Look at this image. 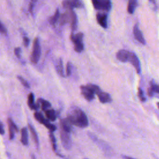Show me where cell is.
<instances>
[{
    "instance_id": "6da1fadb",
    "label": "cell",
    "mask_w": 159,
    "mask_h": 159,
    "mask_svg": "<svg viewBox=\"0 0 159 159\" xmlns=\"http://www.w3.org/2000/svg\"><path fill=\"white\" fill-rule=\"evenodd\" d=\"M67 119L71 125L80 128L86 127L89 125L86 115L83 111L77 107H74L73 109H71L67 115Z\"/></svg>"
},
{
    "instance_id": "7a4b0ae2",
    "label": "cell",
    "mask_w": 159,
    "mask_h": 159,
    "mask_svg": "<svg viewBox=\"0 0 159 159\" xmlns=\"http://www.w3.org/2000/svg\"><path fill=\"white\" fill-rule=\"evenodd\" d=\"M84 35L82 32H79L74 34L73 32L71 34L70 39L74 44V50L78 53H81L84 50V44L83 42Z\"/></svg>"
},
{
    "instance_id": "3957f363",
    "label": "cell",
    "mask_w": 159,
    "mask_h": 159,
    "mask_svg": "<svg viewBox=\"0 0 159 159\" xmlns=\"http://www.w3.org/2000/svg\"><path fill=\"white\" fill-rule=\"evenodd\" d=\"M41 55V47L39 40L37 37L35 38L33 43L32 52L30 55V61L34 64H37L40 59Z\"/></svg>"
},
{
    "instance_id": "277c9868",
    "label": "cell",
    "mask_w": 159,
    "mask_h": 159,
    "mask_svg": "<svg viewBox=\"0 0 159 159\" xmlns=\"http://www.w3.org/2000/svg\"><path fill=\"white\" fill-rule=\"evenodd\" d=\"M92 3L94 9L109 11L112 7L111 1L109 0H93Z\"/></svg>"
},
{
    "instance_id": "5b68a950",
    "label": "cell",
    "mask_w": 159,
    "mask_h": 159,
    "mask_svg": "<svg viewBox=\"0 0 159 159\" xmlns=\"http://www.w3.org/2000/svg\"><path fill=\"white\" fill-rule=\"evenodd\" d=\"M62 6L64 8L72 10L73 8H83L84 4L80 0H65L62 1Z\"/></svg>"
},
{
    "instance_id": "8992f818",
    "label": "cell",
    "mask_w": 159,
    "mask_h": 159,
    "mask_svg": "<svg viewBox=\"0 0 159 159\" xmlns=\"http://www.w3.org/2000/svg\"><path fill=\"white\" fill-rule=\"evenodd\" d=\"M128 62H130L135 68L136 71L138 74H140L141 73V67H140V63L139 58L137 56L132 52H130Z\"/></svg>"
},
{
    "instance_id": "52a82bcc",
    "label": "cell",
    "mask_w": 159,
    "mask_h": 159,
    "mask_svg": "<svg viewBox=\"0 0 159 159\" xmlns=\"http://www.w3.org/2000/svg\"><path fill=\"white\" fill-rule=\"evenodd\" d=\"M61 140L63 147L67 150H69L71 147V140L70 135V133H68L63 130L60 132Z\"/></svg>"
},
{
    "instance_id": "ba28073f",
    "label": "cell",
    "mask_w": 159,
    "mask_h": 159,
    "mask_svg": "<svg viewBox=\"0 0 159 159\" xmlns=\"http://www.w3.org/2000/svg\"><path fill=\"white\" fill-rule=\"evenodd\" d=\"M74 11L71 9H68L65 13L60 16L59 23L60 25H64L67 23H70L72 18V16Z\"/></svg>"
},
{
    "instance_id": "9c48e42d",
    "label": "cell",
    "mask_w": 159,
    "mask_h": 159,
    "mask_svg": "<svg viewBox=\"0 0 159 159\" xmlns=\"http://www.w3.org/2000/svg\"><path fill=\"white\" fill-rule=\"evenodd\" d=\"M81 93L83 97L88 101H91L94 98V93L89 89L86 86H80Z\"/></svg>"
},
{
    "instance_id": "30bf717a",
    "label": "cell",
    "mask_w": 159,
    "mask_h": 159,
    "mask_svg": "<svg viewBox=\"0 0 159 159\" xmlns=\"http://www.w3.org/2000/svg\"><path fill=\"white\" fill-rule=\"evenodd\" d=\"M96 20L98 23L102 28H107V14L106 13L98 12L96 14Z\"/></svg>"
},
{
    "instance_id": "8fae6325",
    "label": "cell",
    "mask_w": 159,
    "mask_h": 159,
    "mask_svg": "<svg viewBox=\"0 0 159 159\" xmlns=\"http://www.w3.org/2000/svg\"><path fill=\"white\" fill-rule=\"evenodd\" d=\"M133 33H134V35L135 39L139 42L140 43H141L143 45H145L146 43L145 42V40L143 36L142 32H141V30H140L139 27V25L138 24H136L133 28Z\"/></svg>"
},
{
    "instance_id": "7c38bea8",
    "label": "cell",
    "mask_w": 159,
    "mask_h": 159,
    "mask_svg": "<svg viewBox=\"0 0 159 159\" xmlns=\"http://www.w3.org/2000/svg\"><path fill=\"white\" fill-rule=\"evenodd\" d=\"M7 123H8V127H9V137L10 140H12L14 137L15 132H17L19 131L18 127L16 125V124L14 122V121L11 119L9 118L7 119Z\"/></svg>"
},
{
    "instance_id": "4fadbf2b",
    "label": "cell",
    "mask_w": 159,
    "mask_h": 159,
    "mask_svg": "<svg viewBox=\"0 0 159 159\" xmlns=\"http://www.w3.org/2000/svg\"><path fill=\"white\" fill-rule=\"evenodd\" d=\"M96 94L98 97L99 101L101 103H103V104L108 103V102H111L112 101V98H111V95L107 93L103 92L101 90Z\"/></svg>"
},
{
    "instance_id": "5bb4252c",
    "label": "cell",
    "mask_w": 159,
    "mask_h": 159,
    "mask_svg": "<svg viewBox=\"0 0 159 159\" xmlns=\"http://www.w3.org/2000/svg\"><path fill=\"white\" fill-rule=\"evenodd\" d=\"M130 52L125 50H120L116 53V58L122 62H127Z\"/></svg>"
},
{
    "instance_id": "9a60e30c",
    "label": "cell",
    "mask_w": 159,
    "mask_h": 159,
    "mask_svg": "<svg viewBox=\"0 0 159 159\" xmlns=\"http://www.w3.org/2000/svg\"><path fill=\"white\" fill-rule=\"evenodd\" d=\"M150 88L148 89L147 94L150 97H152L154 95V93H159V88L158 86L153 80H151L150 83Z\"/></svg>"
},
{
    "instance_id": "2e32d148",
    "label": "cell",
    "mask_w": 159,
    "mask_h": 159,
    "mask_svg": "<svg viewBox=\"0 0 159 159\" xmlns=\"http://www.w3.org/2000/svg\"><path fill=\"white\" fill-rule=\"evenodd\" d=\"M27 104H28V106L30 107V109H31L32 110H37L40 107V106L38 103H35L34 95L32 93H29L28 96Z\"/></svg>"
},
{
    "instance_id": "e0dca14e",
    "label": "cell",
    "mask_w": 159,
    "mask_h": 159,
    "mask_svg": "<svg viewBox=\"0 0 159 159\" xmlns=\"http://www.w3.org/2000/svg\"><path fill=\"white\" fill-rule=\"evenodd\" d=\"M55 68L57 73L61 77H65V73H64V67H63V60L61 58H60L58 61L56 63L55 65Z\"/></svg>"
},
{
    "instance_id": "ac0fdd59",
    "label": "cell",
    "mask_w": 159,
    "mask_h": 159,
    "mask_svg": "<svg viewBox=\"0 0 159 159\" xmlns=\"http://www.w3.org/2000/svg\"><path fill=\"white\" fill-rule=\"evenodd\" d=\"M61 128L63 130L68 133H70L72 129V127H71L72 125L70 122V121L68 120L67 118L63 119L61 120Z\"/></svg>"
},
{
    "instance_id": "d6986e66",
    "label": "cell",
    "mask_w": 159,
    "mask_h": 159,
    "mask_svg": "<svg viewBox=\"0 0 159 159\" xmlns=\"http://www.w3.org/2000/svg\"><path fill=\"white\" fill-rule=\"evenodd\" d=\"M20 142L24 145H27L29 143L28 140V131L26 127H23L21 129V138Z\"/></svg>"
},
{
    "instance_id": "ffe728a7",
    "label": "cell",
    "mask_w": 159,
    "mask_h": 159,
    "mask_svg": "<svg viewBox=\"0 0 159 159\" xmlns=\"http://www.w3.org/2000/svg\"><path fill=\"white\" fill-rule=\"evenodd\" d=\"M37 103L39 104V106L40 105L42 110L44 112L49 109V108L51 107L50 102L42 98H39L37 100Z\"/></svg>"
},
{
    "instance_id": "44dd1931",
    "label": "cell",
    "mask_w": 159,
    "mask_h": 159,
    "mask_svg": "<svg viewBox=\"0 0 159 159\" xmlns=\"http://www.w3.org/2000/svg\"><path fill=\"white\" fill-rule=\"evenodd\" d=\"M138 6V2L136 0H130L128 2V4H127V12L129 14H132L134 11L135 9H136V7Z\"/></svg>"
},
{
    "instance_id": "7402d4cb",
    "label": "cell",
    "mask_w": 159,
    "mask_h": 159,
    "mask_svg": "<svg viewBox=\"0 0 159 159\" xmlns=\"http://www.w3.org/2000/svg\"><path fill=\"white\" fill-rule=\"evenodd\" d=\"M28 126H29V129L30 130V132L32 134V139L35 142V143L37 145V147H39V138H38V135H37V134L36 132V130H35L34 127L30 124H28Z\"/></svg>"
},
{
    "instance_id": "603a6c76",
    "label": "cell",
    "mask_w": 159,
    "mask_h": 159,
    "mask_svg": "<svg viewBox=\"0 0 159 159\" xmlns=\"http://www.w3.org/2000/svg\"><path fill=\"white\" fill-rule=\"evenodd\" d=\"M45 116L47 117V119L51 121H55L57 119V114L55 111V110L51 109H48L45 111Z\"/></svg>"
},
{
    "instance_id": "cb8c5ba5",
    "label": "cell",
    "mask_w": 159,
    "mask_h": 159,
    "mask_svg": "<svg viewBox=\"0 0 159 159\" xmlns=\"http://www.w3.org/2000/svg\"><path fill=\"white\" fill-rule=\"evenodd\" d=\"M41 124H43L46 128H47V129L50 130V132H53L55 131L56 129H57V127H56L55 125L51 124V123L50 122V121H48V120L47 119H46L45 118V119L42 121V122Z\"/></svg>"
},
{
    "instance_id": "d4e9b609",
    "label": "cell",
    "mask_w": 159,
    "mask_h": 159,
    "mask_svg": "<svg viewBox=\"0 0 159 159\" xmlns=\"http://www.w3.org/2000/svg\"><path fill=\"white\" fill-rule=\"evenodd\" d=\"M60 16V11H59V9L57 8V10H56L55 13L54 14V15L49 18V20H49V22H50L52 25L55 24L57 23V22L58 20V19H59Z\"/></svg>"
},
{
    "instance_id": "484cf974",
    "label": "cell",
    "mask_w": 159,
    "mask_h": 159,
    "mask_svg": "<svg viewBox=\"0 0 159 159\" xmlns=\"http://www.w3.org/2000/svg\"><path fill=\"white\" fill-rule=\"evenodd\" d=\"M70 24H71V28L72 31L73 32L75 31L77 29V27H78V19H77V16H76V13L75 12V11L73 14Z\"/></svg>"
},
{
    "instance_id": "4316f807",
    "label": "cell",
    "mask_w": 159,
    "mask_h": 159,
    "mask_svg": "<svg viewBox=\"0 0 159 159\" xmlns=\"http://www.w3.org/2000/svg\"><path fill=\"white\" fill-rule=\"evenodd\" d=\"M49 137H50V141H51V143H52V145L53 150L54 152H55L57 150V143H56L55 137L53 135V132H49Z\"/></svg>"
},
{
    "instance_id": "83f0119b",
    "label": "cell",
    "mask_w": 159,
    "mask_h": 159,
    "mask_svg": "<svg viewBox=\"0 0 159 159\" xmlns=\"http://www.w3.org/2000/svg\"><path fill=\"white\" fill-rule=\"evenodd\" d=\"M86 86L89 89H91L94 94H97L98 92H99L101 91V89L100 88L96 85V84H88L86 85Z\"/></svg>"
},
{
    "instance_id": "f1b7e54d",
    "label": "cell",
    "mask_w": 159,
    "mask_h": 159,
    "mask_svg": "<svg viewBox=\"0 0 159 159\" xmlns=\"http://www.w3.org/2000/svg\"><path fill=\"white\" fill-rule=\"evenodd\" d=\"M34 116L35 117V119L39 122V123H42V121L45 119V117L43 116V115L40 112H35L34 114Z\"/></svg>"
},
{
    "instance_id": "f546056e",
    "label": "cell",
    "mask_w": 159,
    "mask_h": 159,
    "mask_svg": "<svg viewBox=\"0 0 159 159\" xmlns=\"http://www.w3.org/2000/svg\"><path fill=\"white\" fill-rule=\"evenodd\" d=\"M138 97L142 102H145L146 101V98L144 95V92L141 88H138Z\"/></svg>"
},
{
    "instance_id": "4dcf8cb0",
    "label": "cell",
    "mask_w": 159,
    "mask_h": 159,
    "mask_svg": "<svg viewBox=\"0 0 159 159\" xmlns=\"http://www.w3.org/2000/svg\"><path fill=\"white\" fill-rule=\"evenodd\" d=\"M17 78L24 87H25L26 88H30V85L29 83L23 77H22L21 76H17Z\"/></svg>"
},
{
    "instance_id": "1f68e13d",
    "label": "cell",
    "mask_w": 159,
    "mask_h": 159,
    "mask_svg": "<svg viewBox=\"0 0 159 159\" xmlns=\"http://www.w3.org/2000/svg\"><path fill=\"white\" fill-rule=\"evenodd\" d=\"M71 70H72V66L71 63L70 61H68L66 64V76H69L71 74Z\"/></svg>"
},
{
    "instance_id": "d6a6232c",
    "label": "cell",
    "mask_w": 159,
    "mask_h": 159,
    "mask_svg": "<svg viewBox=\"0 0 159 159\" xmlns=\"http://www.w3.org/2000/svg\"><path fill=\"white\" fill-rule=\"evenodd\" d=\"M7 29L5 27V26L1 23V22L0 21V33L6 35L7 34Z\"/></svg>"
},
{
    "instance_id": "836d02e7",
    "label": "cell",
    "mask_w": 159,
    "mask_h": 159,
    "mask_svg": "<svg viewBox=\"0 0 159 159\" xmlns=\"http://www.w3.org/2000/svg\"><path fill=\"white\" fill-rule=\"evenodd\" d=\"M20 53H21V48L20 47H16L14 48V54L18 58H20Z\"/></svg>"
},
{
    "instance_id": "e575fe53",
    "label": "cell",
    "mask_w": 159,
    "mask_h": 159,
    "mask_svg": "<svg viewBox=\"0 0 159 159\" xmlns=\"http://www.w3.org/2000/svg\"><path fill=\"white\" fill-rule=\"evenodd\" d=\"M23 43H24V45L27 47L29 46V43H30V39L26 37V36H24L23 37Z\"/></svg>"
},
{
    "instance_id": "d590c367",
    "label": "cell",
    "mask_w": 159,
    "mask_h": 159,
    "mask_svg": "<svg viewBox=\"0 0 159 159\" xmlns=\"http://www.w3.org/2000/svg\"><path fill=\"white\" fill-rule=\"evenodd\" d=\"M36 2L35 1H32L30 2V4H29V11L30 13L32 14L33 12V9H34V5H35V3Z\"/></svg>"
},
{
    "instance_id": "8d00e7d4",
    "label": "cell",
    "mask_w": 159,
    "mask_h": 159,
    "mask_svg": "<svg viewBox=\"0 0 159 159\" xmlns=\"http://www.w3.org/2000/svg\"><path fill=\"white\" fill-rule=\"evenodd\" d=\"M4 132H5V131H4V126H3L2 124L0 122V134L3 135L4 134Z\"/></svg>"
},
{
    "instance_id": "74e56055",
    "label": "cell",
    "mask_w": 159,
    "mask_h": 159,
    "mask_svg": "<svg viewBox=\"0 0 159 159\" xmlns=\"http://www.w3.org/2000/svg\"><path fill=\"white\" fill-rule=\"evenodd\" d=\"M123 158H124V159H135V158H132V157H128V156H125V155L123 156Z\"/></svg>"
}]
</instances>
